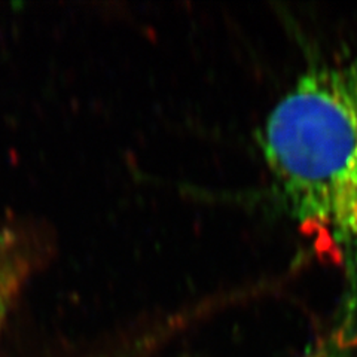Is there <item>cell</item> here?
I'll return each instance as SVG.
<instances>
[{
  "instance_id": "6da1fadb",
  "label": "cell",
  "mask_w": 357,
  "mask_h": 357,
  "mask_svg": "<svg viewBox=\"0 0 357 357\" xmlns=\"http://www.w3.org/2000/svg\"><path fill=\"white\" fill-rule=\"evenodd\" d=\"M262 155L274 188L344 277L342 349L357 342V54L301 73L268 112Z\"/></svg>"
},
{
  "instance_id": "7a4b0ae2",
  "label": "cell",
  "mask_w": 357,
  "mask_h": 357,
  "mask_svg": "<svg viewBox=\"0 0 357 357\" xmlns=\"http://www.w3.org/2000/svg\"><path fill=\"white\" fill-rule=\"evenodd\" d=\"M48 255V240L36 228H0V332L17 296Z\"/></svg>"
}]
</instances>
